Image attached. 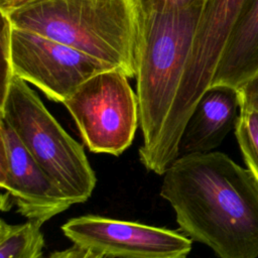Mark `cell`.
Wrapping results in <instances>:
<instances>
[{"label":"cell","instance_id":"cell-1","mask_svg":"<svg viewBox=\"0 0 258 258\" xmlns=\"http://www.w3.org/2000/svg\"><path fill=\"white\" fill-rule=\"evenodd\" d=\"M160 196L179 229L218 257H258V181L225 153L177 157L163 173Z\"/></svg>","mask_w":258,"mask_h":258},{"label":"cell","instance_id":"cell-2","mask_svg":"<svg viewBox=\"0 0 258 258\" xmlns=\"http://www.w3.org/2000/svg\"><path fill=\"white\" fill-rule=\"evenodd\" d=\"M204 1L145 14L136 72L143 166L163 175L178 157L173 112Z\"/></svg>","mask_w":258,"mask_h":258},{"label":"cell","instance_id":"cell-3","mask_svg":"<svg viewBox=\"0 0 258 258\" xmlns=\"http://www.w3.org/2000/svg\"><path fill=\"white\" fill-rule=\"evenodd\" d=\"M135 78L145 13L139 0H35L6 16Z\"/></svg>","mask_w":258,"mask_h":258},{"label":"cell","instance_id":"cell-4","mask_svg":"<svg viewBox=\"0 0 258 258\" xmlns=\"http://www.w3.org/2000/svg\"><path fill=\"white\" fill-rule=\"evenodd\" d=\"M0 118L74 205L89 200L97 177L83 145L67 133L37 94L15 75L1 90Z\"/></svg>","mask_w":258,"mask_h":258},{"label":"cell","instance_id":"cell-5","mask_svg":"<svg viewBox=\"0 0 258 258\" xmlns=\"http://www.w3.org/2000/svg\"><path fill=\"white\" fill-rule=\"evenodd\" d=\"M2 86L15 75L53 102L63 101L93 76L117 69L101 59L33 31L12 26L4 17Z\"/></svg>","mask_w":258,"mask_h":258},{"label":"cell","instance_id":"cell-6","mask_svg":"<svg viewBox=\"0 0 258 258\" xmlns=\"http://www.w3.org/2000/svg\"><path fill=\"white\" fill-rule=\"evenodd\" d=\"M128 79L119 69L97 74L62 103L94 153L119 156L132 144L139 126V108Z\"/></svg>","mask_w":258,"mask_h":258},{"label":"cell","instance_id":"cell-7","mask_svg":"<svg viewBox=\"0 0 258 258\" xmlns=\"http://www.w3.org/2000/svg\"><path fill=\"white\" fill-rule=\"evenodd\" d=\"M61 231L74 245L105 258H187L192 248L177 231L97 215L72 218Z\"/></svg>","mask_w":258,"mask_h":258},{"label":"cell","instance_id":"cell-8","mask_svg":"<svg viewBox=\"0 0 258 258\" xmlns=\"http://www.w3.org/2000/svg\"><path fill=\"white\" fill-rule=\"evenodd\" d=\"M0 186L2 211L15 207L27 221L41 225L74 205L1 118Z\"/></svg>","mask_w":258,"mask_h":258},{"label":"cell","instance_id":"cell-9","mask_svg":"<svg viewBox=\"0 0 258 258\" xmlns=\"http://www.w3.org/2000/svg\"><path fill=\"white\" fill-rule=\"evenodd\" d=\"M245 0H205L185 63L173 112V132L182 131L203 94L210 88L227 39Z\"/></svg>","mask_w":258,"mask_h":258},{"label":"cell","instance_id":"cell-10","mask_svg":"<svg viewBox=\"0 0 258 258\" xmlns=\"http://www.w3.org/2000/svg\"><path fill=\"white\" fill-rule=\"evenodd\" d=\"M241 110L238 89L216 85L196 105L178 145V157L214 151L236 126Z\"/></svg>","mask_w":258,"mask_h":258},{"label":"cell","instance_id":"cell-11","mask_svg":"<svg viewBox=\"0 0 258 258\" xmlns=\"http://www.w3.org/2000/svg\"><path fill=\"white\" fill-rule=\"evenodd\" d=\"M258 75V0H245L218 61L211 86L239 89Z\"/></svg>","mask_w":258,"mask_h":258},{"label":"cell","instance_id":"cell-12","mask_svg":"<svg viewBox=\"0 0 258 258\" xmlns=\"http://www.w3.org/2000/svg\"><path fill=\"white\" fill-rule=\"evenodd\" d=\"M41 224L27 221L11 225L0 221V258H42Z\"/></svg>","mask_w":258,"mask_h":258},{"label":"cell","instance_id":"cell-13","mask_svg":"<svg viewBox=\"0 0 258 258\" xmlns=\"http://www.w3.org/2000/svg\"><path fill=\"white\" fill-rule=\"evenodd\" d=\"M235 135L248 169L258 181V112L241 107Z\"/></svg>","mask_w":258,"mask_h":258},{"label":"cell","instance_id":"cell-14","mask_svg":"<svg viewBox=\"0 0 258 258\" xmlns=\"http://www.w3.org/2000/svg\"><path fill=\"white\" fill-rule=\"evenodd\" d=\"M204 0H139L145 14L188 7Z\"/></svg>","mask_w":258,"mask_h":258},{"label":"cell","instance_id":"cell-15","mask_svg":"<svg viewBox=\"0 0 258 258\" xmlns=\"http://www.w3.org/2000/svg\"><path fill=\"white\" fill-rule=\"evenodd\" d=\"M238 91L241 98V107L258 112V75L242 85Z\"/></svg>","mask_w":258,"mask_h":258},{"label":"cell","instance_id":"cell-16","mask_svg":"<svg viewBox=\"0 0 258 258\" xmlns=\"http://www.w3.org/2000/svg\"><path fill=\"white\" fill-rule=\"evenodd\" d=\"M48 258H105L89 249L74 245L64 250L52 252Z\"/></svg>","mask_w":258,"mask_h":258},{"label":"cell","instance_id":"cell-17","mask_svg":"<svg viewBox=\"0 0 258 258\" xmlns=\"http://www.w3.org/2000/svg\"><path fill=\"white\" fill-rule=\"evenodd\" d=\"M35 0H0V11L2 16H6L11 12L33 2Z\"/></svg>","mask_w":258,"mask_h":258}]
</instances>
